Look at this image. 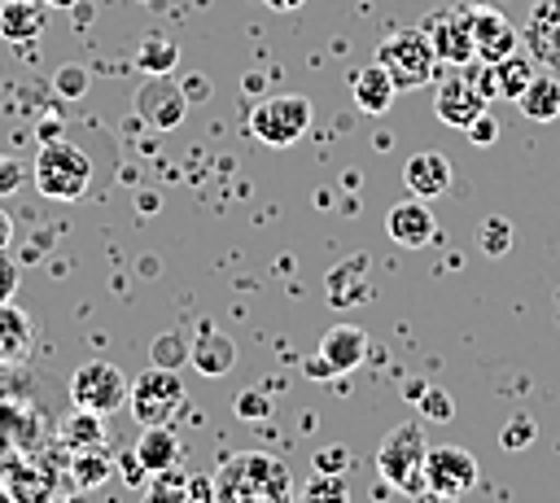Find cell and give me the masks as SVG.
<instances>
[{
  "instance_id": "7bdbcfd3",
  "label": "cell",
  "mask_w": 560,
  "mask_h": 503,
  "mask_svg": "<svg viewBox=\"0 0 560 503\" xmlns=\"http://www.w3.org/2000/svg\"><path fill=\"white\" fill-rule=\"evenodd\" d=\"M44 4H48V9H70L74 0H44Z\"/></svg>"
},
{
  "instance_id": "8fae6325",
  "label": "cell",
  "mask_w": 560,
  "mask_h": 503,
  "mask_svg": "<svg viewBox=\"0 0 560 503\" xmlns=\"http://www.w3.org/2000/svg\"><path fill=\"white\" fill-rule=\"evenodd\" d=\"M433 114H438L446 127L468 131V122H477V118L486 114V96L477 92V83H472L468 74H451V79H442L438 92H433Z\"/></svg>"
},
{
  "instance_id": "603a6c76",
  "label": "cell",
  "mask_w": 560,
  "mask_h": 503,
  "mask_svg": "<svg viewBox=\"0 0 560 503\" xmlns=\"http://www.w3.org/2000/svg\"><path fill=\"white\" fill-rule=\"evenodd\" d=\"M26 346H31V319L13 311V302H0V359L4 363L26 359Z\"/></svg>"
},
{
  "instance_id": "d4e9b609",
  "label": "cell",
  "mask_w": 560,
  "mask_h": 503,
  "mask_svg": "<svg viewBox=\"0 0 560 503\" xmlns=\"http://www.w3.org/2000/svg\"><path fill=\"white\" fill-rule=\"evenodd\" d=\"M188 486H192V477L179 472V464L162 468V472H149V486L140 490V503H184Z\"/></svg>"
},
{
  "instance_id": "6da1fadb",
  "label": "cell",
  "mask_w": 560,
  "mask_h": 503,
  "mask_svg": "<svg viewBox=\"0 0 560 503\" xmlns=\"http://www.w3.org/2000/svg\"><path fill=\"white\" fill-rule=\"evenodd\" d=\"M210 481H214V503H293L289 464L262 451L223 459V468Z\"/></svg>"
},
{
  "instance_id": "2e32d148",
  "label": "cell",
  "mask_w": 560,
  "mask_h": 503,
  "mask_svg": "<svg viewBox=\"0 0 560 503\" xmlns=\"http://www.w3.org/2000/svg\"><path fill=\"white\" fill-rule=\"evenodd\" d=\"M451 162L442 157V153H433V149H420V153H411L407 157V166H402V184H407V192L411 197H420V201H433V197H442L446 188H451Z\"/></svg>"
},
{
  "instance_id": "83f0119b",
  "label": "cell",
  "mask_w": 560,
  "mask_h": 503,
  "mask_svg": "<svg viewBox=\"0 0 560 503\" xmlns=\"http://www.w3.org/2000/svg\"><path fill=\"white\" fill-rule=\"evenodd\" d=\"M477 245H481V254H490V258L508 254V245H512V223H508L503 214L481 219V223H477Z\"/></svg>"
},
{
  "instance_id": "4dcf8cb0",
  "label": "cell",
  "mask_w": 560,
  "mask_h": 503,
  "mask_svg": "<svg viewBox=\"0 0 560 503\" xmlns=\"http://www.w3.org/2000/svg\"><path fill=\"white\" fill-rule=\"evenodd\" d=\"M420 416H429L433 424H446L451 420V398L442 389H420Z\"/></svg>"
},
{
  "instance_id": "60d3db41",
  "label": "cell",
  "mask_w": 560,
  "mask_h": 503,
  "mask_svg": "<svg viewBox=\"0 0 560 503\" xmlns=\"http://www.w3.org/2000/svg\"><path fill=\"white\" fill-rule=\"evenodd\" d=\"M9 241H13V219H9V210L0 206V249H9Z\"/></svg>"
},
{
  "instance_id": "b9f144b4",
  "label": "cell",
  "mask_w": 560,
  "mask_h": 503,
  "mask_svg": "<svg viewBox=\"0 0 560 503\" xmlns=\"http://www.w3.org/2000/svg\"><path fill=\"white\" fill-rule=\"evenodd\" d=\"M262 4H267V9H280V13H289V9H298L302 0H262Z\"/></svg>"
},
{
  "instance_id": "ab89813d",
  "label": "cell",
  "mask_w": 560,
  "mask_h": 503,
  "mask_svg": "<svg viewBox=\"0 0 560 503\" xmlns=\"http://www.w3.org/2000/svg\"><path fill=\"white\" fill-rule=\"evenodd\" d=\"M411 503H459L455 494H446V490H433V486H420L416 494H411Z\"/></svg>"
},
{
  "instance_id": "5b68a950",
  "label": "cell",
  "mask_w": 560,
  "mask_h": 503,
  "mask_svg": "<svg viewBox=\"0 0 560 503\" xmlns=\"http://www.w3.org/2000/svg\"><path fill=\"white\" fill-rule=\"evenodd\" d=\"M311 127V101L298 96V92H284V96H262L254 109H249V136L262 140L267 149H289L306 136Z\"/></svg>"
},
{
  "instance_id": "1f68e13d",
  "label": "cell",
  "mask_w": 560,
  "mask_h": 503,
  "mask_svg": "<svg viewBox=\"0 0 560 503\" xmlns=\"http://www.w3.org/2000/svg\"><path fill=\"white\" fill-rule=\"evenodd\" d=\"M534 420H525V416H512V424L503 429V451H521V446H529L534 442Z\"/></svg>"
},
{
  "instance_id": "44dd1931",
  "label": "cell",
  "mask_w": 560,
  "mask_h": 503,
  "mask_svg": "<svg viewBox=\"0 0 560 503\" xmlns=\"http://www.w3.org/2000/svg\"><path fill=\"white\" fill-rule=\"evenodd\" d=\"M516 109H521L529 122H551V118H560V79H556V74H534V79L521 87Z\"/></svg>"
},
{
  "instance_id": "d590c367",
  "label": "cell",
  "mask_w": 560,
  "mask_h": 503,
  "mask_svg": "<svg viewBox=\"0 0 560 503\" xmlns=\"http://www.w3.org/2000/svg\"><path fill=\"white\" fill-rule=\"evenodd\" d=\"M468 140H472V144H494V140H499V122H494L490 114H481L477 122H468Z\"/></svg>"
},
{
  "instance_id": "d6986e66",
  "label": "cell",
  "mask_w": 560,
  "mask_h": 503,
  "mask_svg": "<svg viewBox=\"0 0 560 503\" xmlns=\"http://www.w3.org/2000/svg\"><path fill=\"white\" fill-rule=\"evenodd\" d=\"M188 363L201 376H228L236 367V341L219 328H201V337L188 346Z\"/></svg>"
},
{
  "instance_id": "ee69618b",
  "label": "cell",
  "mask_w": 560,
  "mask_h": 503,
  "mask_svg": "<svg viewBox=\"0 0 560 503\" xmlns=\"http://www.w3.org/2000/svg\"><path fill=\"white\" fill-rule=\"evenodd\" d=\"M0 503H18V499H13V494H9V490H0Z\"/></svg>"
},
{
  "instance_id": "7402d4cb",
  "label": "cell",
  "mask_w": 560,
  "mask_h": 503,
  "mask_svg": "<svg viewBox=\"0 0 560 503\" xmlns=\"http://www.w3.org/2000/svg\"><path fill=\"white\" fill-rule=\"evenodd\" d=\"M486 66H490V74H494V96H499V101H516L521 87L538 74V70H534L538 61H534L529 52H508L503 61H486Z\"/></svg>"
},
{
  "instance_id": "f1b7e54d",
  "label": "cell",
  "mask_w": 560,
  "mask_h": 503,
  "mask_svg": "<svg viewBox=\"0 0 560 503\" xmlns=\"http://www.w3.org/2000/svg\"><path fill=\"white\" fill-rule=\"evenodd\" d=\"M18 503H44L48 494H52V486H48V472H18L13 477V490H9Z\"/></svg>"
},
{
  "instance_id": "277c9868",
  "label": "cell",
  "mask_w": 560,
  "mask_h": 503,
  "mask_svg": "<svg viewBox=\"0 0 560 503\" xmlns=\"http://www.w3.org/2000/svg\"><path fill=\"white\" fill-rule=\"evenodd\" d=\"M376 61L389 70V79H394L398 92H416V87L433 83V70H438L433 44L424 39L420 26H411V31H394L389 39H381Z\"/></svg>"
},
{
  "instance_id": "7a4b0ae2",
  "label": "cell",
  "mask_w": 560,
  "mask_h": 503,
  "mask_svg": "<svg viewBox=\"0 0 560 503\" xmlns=\"http://www.w3.org/2000/svg\"><path fill=\"white\" fill-rule=\"evenodd\" d=\"M424 455H429V442H424L420 420H402V424H394V429L381 437L376 472L385 477L389 490L416 494V490L424 486Z\"/></svg>"
},
{
  "instance_id": "5bb4252c",
  "label": "cell",
  "mask_w": 560,
  "mask_h": 503,
  "mask_svg": "<svg viewBox=\"0 0 560 503\" xmlns=\"http://www.w3.org/2000/svg\"><path fill=\"white\" fill-rule=\"evenodd\" d=\"M136 109H140L153 127H175V122L184 118V109H188V96H184V87H179L171 74H153V79L140 87Z\"/></svg>"
},
{
  "instance_id": "ba28073f",
  "label": "cell",
  "mask_w": 560,
  "mask_h": 503,
  "mask_svg": "<svg viewBox=\"0 0 560 503\" xmlns=\"http://www.w3.org/2000/svg\"><path fill=\"white\" fill-rule=\"evenodd\" d=\"M363 354H368V332H363L359 324H332V328L319 337L315 354H311L302 367H306V376H315V381H332V376L354 372V367L363 363Z\"/></svg>"
},
{
  "instance_id": "e0dca14e",
  "label": "cell",
  "mask_w": 560,
  "mask_h": 503,
  "mask_svg": "<svg viewBox=\"0 0 560 503\" xmlns=\"http://www.w3.org/2000/svg\"><path fill=\"white\" fill-rule=\"evenodd\" d=\"M350 96H354V105H359L363 114H385V109L394 105L398 87H394L389 70H385V66L372 57L368 66H359V70L350 74Z\"/></svg>"
},
{
  "instance_id": "484cf974",
  "label": "cell",
  "mask_w": 560,
  "mask_h": 503,
  "mask_svg": "<svg viewBox=\"0 0 560 503\" xmlns=\"http://www.w3.org/2000/svg\"><path fill=\"white\" fill-rule=\"evenodd\" d=\"M293 503H350V490L341 481V472H315L302 494H293Z\"/></svg>"
},
{
  "instance_id": "74e56055",
  "label": "cell",
  "mask_w": 560,
  "mask_h": 503,
  "mask_svg": "<svg viewBox=\"0 0 560 503\" xmlns=\"http://www.w3.org/2000/svg\"><path fill=\"white\" fill-rule=\"evenodd\" d=\"M184 503H214V481L192 477V486H188V499H184Z\"/></svg>"
},
{
  "instance_id": "d6a6232c",
  "label": "cell",
  "mask_w": 560,
  "mask_h": 503,
  "mask_svg": "<svg viewBox=\"0 0 560 503\" xmlns=\"http://www.w3.org/2000/svg\"><path fill=\"white\" fill-rule=\"evenodd\" d=\"M18 284H22V271H18V262L0 249V302H13V297H18Z\"/></svg>"
},
{
  "instance_id": "7c38bea8",
  "label": "cell",
  "mask_w": 560,
  "mask_h": 503,
  "mask_svg": "<svg viewBox=\"0 0 560 503\" xmlns=\"http://www.w3.org/2000/svg\"><path fill=\"white\" fill-rule=\"evenodd\" d=\"M385 232H389V241H398L402 249H424V245H433V236H438L433 206L420 201V197L398 201V206L385 214Z\"/></svg>"
},
{
  "instance_id": "8992f818",
  "label": "cell",
  "mask_w": 560,
  "mask_h": 503,
  "mask_svg": "<svg viewBox=\"0 0 560 503\" xmlns=\"http://www.w3.org/2000/svg\"><path fill=\"white\" fill-rule=\"evenodd\" d=\"M184 398H188V394H184L179 372H175V367H153V363H149V372H140V376L131 381V389H127V407H131V416H136L140 429H149V424H171V420L179 416Z\"/></svg>"
},
{
  "instance_id": "8d00e7d4",
  "label": "cell",
  "mask_w": 560,
  "mask_h": 503,
  "mask_svg": "<svg viewBox=\"0 0 560 503\" xmlns=\"http://www.w3.org/2000/svg\"><path fill=\"white\" fill-rule=\"evenodd\" d=\"M346 468V446H324V455L315 459V472H341Z\"/></svg>"
},
{
  "instance_id": "4316f807",
  "label": "cell",
  "mask_w": 560,
  "mask_h": 503,
  "mask_svg": "<svg viewBox=\"0 0 560 503\" xmlns=\"http://www.w3.org/2000/svg\"><path fill=\"white\" fill-rule=\"evenodd\" d=\"M149 363L179 372V363H188V337L184 332H158L153 346H149Z\"/></svg>"
},
{
  "instance_id": "30bf717a",
  "label": "cell",
  "mask_w": 560,
  "mask_h": 503,
  "mask_svg": "<svg viewBox=\"0 0 560 503\" xmlns=\"http://www.w3.org/2000/svg\"><path fill=\"white\" fill-rule=\"evenodd\" d=\"M424 486L446 490V494H468L477 486V459L464 446H429L424 455Z\"/></svg>"
},
{
  "instance_id": "9c48e42d",
  "label": "cell",
  "mask_w": 560,
  "mask_h": 503,
  "mask_svg": "<svg viewBox=\"0 0 560 503\" xmlns=\"http://www.w3.org/2000/svg\"><path fill=\"white\" fill-rule=\"evenodd\" d=\"M420 31L433 44L438 66H468V61H477V52H472V13H464V9H438V13L424 17Z\"/></svg>"
},
{
  "instance_id": "3957f363",
  "label": "cell",
  "mask_w": 560,
  "mask_h": 503,
  "mask_svg": "<svg viewBox=\"0 0 560 503\" xmlns=\"http://www.w3.org/2000/svg\"><path fill=\"white\" fill-rule=\"evenodd\" d=\"M31 175H35V188H39L48 201H74V197H83L88 184H92V162H88V153H83L79 144H70V140H48V144L39 149Z\"/></svg>"
},
{
  "instance_id": "836d02e7",
  "label": "cell",
  "mask_w": 560,
  "mask_h": 503,
  "mask_svg": "<svg viewBox=\"0 0 560 503\" xmlns=\"http://www.w3.org/2000/svg\"><path fill=\"white\" fill-rule=\"evenodd\" d=\"M22 179H26V166H22L18 157L0 153V192H18V188H22Z\"/></svg>"
},
{
  "instance_id": "f546056e",
  "label": "cell",
  "mask_w": 560,
  "mask_h": 503,
  "mask_svg": "<svg viewBox=\"0 0 560 503\" xmlns=\"http://www.w3.org/2000/svg\"><path fill=\"white\" fill-rule=\"evenodd\" d=\"M140 66H144V70H153V74H166V70L175 66V44L149 39V44L140 48Z\"/></svg>"
},
{
  "instance_id": "e575fe53",
  "label": "cell",
  "mask_w": 560,
  "mask_h": 503,
  "mask_svg": "<svg viewBox=\"0 0 560 503\" xmlns=\"http://www.w3.org/2000/svg\"><path fill=\"white\" fill-rule=\"evenodd\" d=\"M267 411H271V407H267V398H262L258 389H245V394L236 398V416H241V420H262Z\"/></svg>"
},
{
  "instance_id": "cb8c5ba5",
  "label": "cell",
  "mask_w": 560,
  "mask_h": 503,
  "mask_svg": "<svg viewBox=\"0 0 560 503\" xmlns=\"http://www.w3.org/2000/svg\"><path fill=\"white\" fill-rule=\"evenodd\" d=\"M368 267H372L368 254H354L350 262L332 267V271H328V297L341 306V297H346V289H350V302H363V297H368V284H363V271H368Z\"/></svg>"
},
{
  "instance_id": "ffe728a7",
  "label": "cell",
  "mask_w": 560,
  "mask_h": 503,
  "mask_svg": "<svg viewBox=\"0 0 560 503\" xmlns=\"http://www.w3.org/2000/svg\"><path fill=\"white\" fill-rule=\"evenodd\" d=\"M131 455H136L140 472H162V468H175L184 459V446H179V437L166 424H149L140 433V442L131 446Z\"/></svg>"
},
{
  "instance_id": "ac0fdd59",
  "label": "cell",
  "mask_w": 560,
  "mask_h": 503,
  "mask_svg": "<svg viewBox=\"0 0 560 503\" xmlns=\"http://www.w3.org/2000/svg\"><path fill=\"white\" fill-rule=\"evenodd\" d=\"M48 26V4L44 0H4L0 4V39L9 44H31Z\"/></svg>"
},
{
  "instance_id": "52a82bcc",
  "label": "cell",
  "mask_w": 560,
  "mask_h": 503,
  "mask_svg": "<svg viewBox=\"0 0 560 503\" xmlns=\"http://www.w3.org/2000/svg\"><path fill=\"white\" fill-rule=\"evenodd\" d=\"M127 389L131 381L105 359H88L83 367L70 372V402L92 416H114L118 407H127Z\"/></svg>"
},
{
  "instance_id": "f35d334b",
  "label": "cell",
  "mask_w": 560,
  "mask_h": 503,
  "mask_svg": "<svg viewBox=\"0 0 560 503\" xmlns=\"http://www.w3.org/2000/svg\"><path fill=\"white\" fill-rule=\"evenodd\" d=\"M57 87H61V92H70V96H79V92H83V70H79V66L61 70V74H57Z\"/></svg>"
},
{
  "instance_id": "4fadbf2b",
  "label": "cell",
  "mask_w": 560,
  "mask_h": 503,
  "mask_svg": "<svg viewBox=\"0 0 560 503\" xmlns=\"http://www.w3.org/2000/svg\"><path fill=\"white\" fill-rule=\"evenodd\" d=\"M521 35H525V52L538 66H560V0H538Z\"/></svg>"
},
{
  "instance_id": "9a60e30c",
  "label": "cell",
  "mask_w": 560,
  "mask_h": 503,
  "mask_svg": "<svg viewBox=\"0 0 560 503\" xmlns=\"http://www.w3.org/2000/svg\"><path fill=\"white\" fill-rule=\"evenodd\" d=\"M516 44H521V31L499 9L472 13V52H477V61H503L508 52H516Z\"/></svg>"
}]
</instances>
